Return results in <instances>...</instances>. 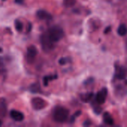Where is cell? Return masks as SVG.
I'll use <instances>...</instances> for the list:
<instances>
[{
    "instance_id": "obj_6",
    "label": "cell",
    "mask_w": 127,
    "mask_h": 127,
    "mask_svg": "<svg viewBox=\"0 0 127 127\" xmlns=\"http://www.w3.org/2000/svg\"><path fill=\"white\" fill-rule=\"evenodd\" d=\"M107 89L106 88L102 89L97 95L95 97L96 101L97 102L98 104H103L105 103L106 100V97H107Z\"/></svg>"
},
{
    "instance_id": "obj_8",
    "label": "cell",
    "mask_w": 127,
    "mask_h": 127,
    "mask_svg": "<svg viewBox=\"0 0 127 127\" xmlns=\"http://www.w3.org/2000/svg\"><path fill=\"white\" fill-rule=\"evenodd\" d=\"M10 118L15 121L20 122L23 121L24 119V115L22 112L16 111V110H12L10 113Z\"/></svg>"
},
{
    "instance_id": "obj_15",
    "label": "cell",
    "mask_w": 127,
    "mask_h": 127,
    "mask_svg": "<svg viewBox=\"0 0 127 127\" xmlns=\"http://www.w3.org/2000/svg\"><path fill=\"white\" fill-rule=\"evenodd\" d=\"M15 28H16V31H22V28H23V25H22V23L19 21V20H18V19H16V21H15Z\"/></svg>"
},
{
    "instance_id": "obj_5",
    "label": "cell",
    "mask_w": 127,
    "mask_h": 127,
    "mask_svg": "<svg viewBox=\"0 0 127 127\" xmlns=\"http://www.w3.org/2000/svg\"><path fill=\"white\" fill-rule=\"evenodd\" d=\"M36 54H37V49L35 46L31 45L30 47H28L27 51V55H26L27 62L30 64L33 63L35 60Z\"/></svg>"
},
{
    "instance_id": "obj_3",
    "label": "cell",
    "mask_w": 127,
    "mask_h": 127,
    "mask_svg": "<svg viewBox=\"0 0 127 127\" xmlns=\"http://www.w3.org/2000/svg\"><path fill=\"white\" fill-rule=\"evenodd\" d=\"M40 42H41V45H42L43 51H45V52H49L54 48L55 42L51 39L47 32L43 33L40 36Z\"/></svg>"
},
{
    "instance_id": "obj_13",
    "label": "cell",
    "mask_w": 127,
    "mask_h": 127,
    "mask_svg": "<svg viewBox=\"0 0 127 127\" xmlns=\"http://www.w3.org/2000/svg\"><path fill=\"white\" fill-rule=\"evenodd\" d=\"M30 90L32 93H37L39 92H40V86L39 84L38 83H34L32 84L30 87Z\"/></svg>"
},
{
    "instance_id": "obj_16",
    "label": "cell",
    "mask_w": 127,
    "mask_h": 127,
    "mask_svg": "<svg viewBox=\"0 0 127 127\" xmlns=\"http://www.w3.org/2000/svg\"><path fill=\"white\" fill-rule=\"evenodd\" d=\"M50 78H53V77H45L44 78V85L45 86H47L48 85V80H49Z\"/></svg>"
},
{
    "instance_id": "obj_12",
    "label": "cell",
    "mask_w": 127,
    "mask_h": 127,
    "mask_svg": "<svg viewBox=\"0 0 127 127\" xmlns=\"http://www.w3.org/2000/svg\"><path fill=\"white\" fill-rule=\"evenodd\" d=\"M118 33L120 36H125L127 33V28L124 24H122L119 26L118 29Z\"/></svg>"
},
{
    "instance_id": "obj_2",
    "label": "cell",
    "mask_w": 127,
    "mask_h": 127,
    "mask_svg": "<svg viewBox=\"0 0 127 127\" xmlns=\"http://www.w3.org/2000/svg\"><path fill=\"white\" fill-rule=\"evenodd\" d=\"M47 33L49 36V37L51 38V39L54 42L60 41L64 36V31L63 30V28L57 25H54V26L50 28L49 30L48 31Z\"/></svg>"
},
{
    "instance_id": "obj_14",
    "label": "cell",
    "mask_w": 127,
    "mask_h": 127,
    "mask_svg": "<svg viewBox=\"0 0 127 127\" xmlns=\"http://www.w3.org/2000/svg\"><path fill=\"white\" fill-rule=\"evenodd\" d=\"M76 3V0H63V5L66 7H71Z\"/></svg>"
},
{
    "instance_id": "obj_11",
    "label": "cell",
    "mask_w": 127,
    "mask_h": 127,
    "mask_svg": "<svg viewBox=\"0 0 127 127\" xmlns=\"http://www.w3.org/2000/svg\"><path fill=\"white\" fill-rule=\"evenodd\" d=\"M115 76L118 79H124L126 76V72L125 70L122 67H118L116 69L115 71Z\"/></svg>"
},
{
    "instance_id": "obj_4",
    "label": "cell",
    "mask_w": 127,
    "mask_h": 127,
    "mask_svg": "<svg viewBox=\"0 0 127 127\" xmlns=\"http://www.w3.org/2000/svg\"><path fill=\"white\" fill-rule=\"evenodd\" d=\"M31 105L33 109L41 110L47 106V103L44 99L37 97H33L31 100Z\"/></svg>"
},
{
    "instance_id": "obj_9",
    "label": "cell",
    "mask_w": 127,
    "mask_h": 127,
    "mask_svg": "<svg viewBox=\"0 0 127 127\" xmlns=\"http://www.w3.org/2000/svg\"><path fill=\"white\" fill-rule=\"evenodd\" d=\"M7 112L6 101L4 98H0V117H4Z\"/></svg>"
},
{
    "instance_id": "obj_1",
    "label": "cell",
    "mask_w": 127,
    "mask_h": 127,
    "mask_svg": "<svg viewBox=\"0 0 127 127\" xmlns=\"http://www.w3.org/2000/svg\"><path fill=\"white\" fill-rule=\"evenodd\" d=\"M53 119L57 123H64L68 119L69 111L63 106H57L53 111Z\"/></svg>"
},
{
    "instance_id": "obj_10",
    "label": "cell",
    "mask_w": 127,
    "mask_h": 127,
    "mask_svg": "<svg viewBox=\"0 0 127 127\" xmlns=\"http://www.w3.org/2000/svg\"><path fill=\"white\" fill-rule=\"evenodd\" d=\"M103 121H104V123L107 125H113L114 124V120H113L112 117L110 115V114L108 112L104 113Z\"/></svg>"
},
{
    "instance_id": "obj_17",
    "label": "cell",
    "mask_w": 127,
    "mask_h": 127,
    "mask_svg": "<svg viewBox=\"0 0 127 127\" xmlns=\"http://www.w3.org/2000/svg\"><path fill=\"white\" fill-rule=\"evenodd\" d=\"M59 63H60V64H61V65H64V64L66 63V59H65V58H62V59H60V60H59Z\"/></svg>"
},
{
    "instance_id": "obj_18",
    "label": "cell",
    "mask_w": 127,
    "mask_h": 127,
    "mask_svg": "<svg viewBox=\"0 0 127 127\" xmlns=\"http://www.w3.org/2000/svg\"><path fill=\"white\" fill-rule=\"evenodd\" d=\"M0 125H1V121H0Z\"/></svg>"
},
{
    "instance_id": "obj_7",
    "label": "cell",
    "mask_w": 127,
    "mask_h": 127,
    "mask_svg": "<svg viewBox=\"0 0 127 127\" xmlns=\"http://www.w3.org/2000/svg\"><path fill=\"white\" fill-rule=\"evenodd\" d=\"M36 16L41 20H51L52 19V16L51 15V13L44 10H38L36 13Z\"/></svg>"
}]
</instances>
